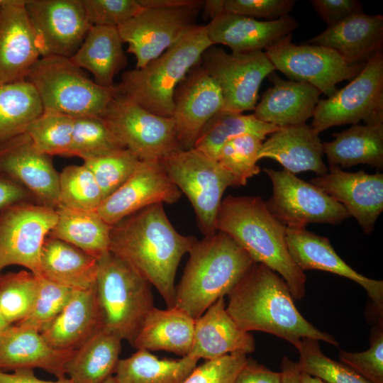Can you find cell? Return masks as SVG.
Returning <instances> with one entry per match:
<instances>
[{
    "label": "cell",
    "mask_w": 383,
    "mask_h": 383,
    "mask_svg": "<svg viewBox=\"0 0 383 383\" xmlns=\"http://www.w3.org/2000/svg\"><path fill=\"white\" fill-rule=\"evenodd\" d=\"M196 240L178 233L163 204H156L112 226L109 250L132 265L172 308L177 267Z\"/></svg>",
    "instance_id": "obj_1"
},
{
    "label": "cell",
    "mask_w": 383,
    "mask_h": 383,
    "mask_svg": "<svg viewBox=\"0 0 383 383\" xmlns=\"http://www.w3.org/2000/svg\"><path fill=\"white\" fill-rule=\"evenodd\" d=\"M226 311L246 332H266L295 346L303 338L338 343L314 327L296 309L284 279L267 266L255 262L228 293Z\"/></svg>",
    "instance_id": "obj_2"
},
{
    "label": "cell",
    "mask_w": 383,
    "mask_h": 383,
    "mask_svg": "<svg viewBox=\"0 0 383 383\" xmlns=\"http://www.w3.org/2000/svg\"><path fill=\"white\" fill-rule=\"evenodd\" d=\"M216 228L233 239L255 262L279 274L294 299L304 298L306 277L289 252L287 227L270 213L260 196L226 197L217 213Z\"/></svg>",
    "instance_id": "obj_3"
},
{
    "label": "cell",
    "mask_w": 383,
    "mask_h": 383,
    "mask_svg": "<svg viewBox=\"0 0 383 383\" xmlns=\"http://www.w3.org/2000/svg\"><path fill=\"white\" fill-rule=\"evenodd\" d=\"M177 286L176 307L194 319L221 297H224L255 262L249 254L226 233L217 231L196 240Z\"/></svg>",
    "instance_id": "obj_4"
},
{
    "label": "cell",
    "mask_w": 383,
    "mask_h": 383,
    "mask_svg": "<svg viewBox=\"0 0 383 383\" xmlns=\"http://www.w3.org/2000/svg\"><path fill=\"white\" fill-rule=\"evenodd\" d=\"M212 45L206 26L195 25L145 67L123 72L116 91L153 113L171 117L177 87Z\"/></svg>",
    "instance_id": "obj_5"
},
{
    "label": "cell",
    "mask_w": 383,
    "mask_h": 383,
    "mask_svg": "<svg viewBox=\"0 0 383 383\" xmlns=\"http://www.w3.org/2000/svg\"><path fill=\"white\" fill-rule=\"evenodd\" d=\"M96 289L104 329L132 344L154 307L151 284L128 262L108 250L98 257Z\"/></svg>",
    "instance_id": "obj_6"
},
{
    "label": "cell",
    "mask_w": 383,
    "mask_h": 383,
    "mask_svg": "<svg viewBox=\"0 0 383 383\" xmlns=\"http://www.w3.org/2000/svg\"><path fill=\"white\" fill-rule=\"evenodd\" d=\"M40 99L43 111L71 117L99 116L116 94V87L106 88L89 79L70 58L41 57L26 79Z\"/></svg>",
    "instance_id": "obj_7"
},
{
    "label": "cell",
    "mask_w": 383,
    "mask_h": 383,
    "mask_svg": "<svg viewBox=\"0 0 383 383\" xmlns=\"http://www.w3.org/2000/svg\"><path fill=\"white\" fill-rule=\"evenodd\" d=\"M143 8L118 27L127 52L136 59V68L145 67L172 46L194 26L202 10L201 0H140Z\"/></svg>",
    "instance_id": "obj_8"
},
{
    "label": "cell",
    "mask_w": 383,
    "mask_h": 383,
    "mask_svg": "<svg viewBox=\"0 0 383 383\" xmlns=\"http://www.w3.org/2000/svg\"><path fill=\"white\" fill-rule=\"evenodd\" d=\"M162 168L192 204L204 237L217 231V213L225 190L234 181L213 159L194 149L182 150L160 161Z\"/></svg>",
    "instance_id": "obj_9"
},
{
    "label": "cell",
    "mask_w": 383,
    "mask_h": 383,
    "mask_svg": "<svg viewBox=\"0 0 383 383\" xmlns=\"http://www.w3.org/2000/svg\"><path fill=\"white\" fill-rule=\"evenodd\" d=\"M311 127L319 133L335 126L383 124V53L370 57L349 84L319 99Z\"/></svg>",
    "instance_id": "obj_10"
},
{
    "label": "cell",
    "mask_w": 383,
    "mask_h": 383,
    "mask_svg": "<svg viewBox=\"0 0 383 383\" xmlns=\"http://www.w3.org/2000/svg\"><path fill=\"white\" fill-rule=\"evenodd\" d=\"M101 118L140 160L160 161L182 150L171 117L148 111L116 89Z\"/></svg>",
    "instance_id": "obj_11"
},
{
    "label": "cell",
    "mask_w": 383,
    "mask_h": 383,
    "mask_svg": "<svg viewBox=\"0 0 383 383\" xmlns=\"http://www.w3.org/2000/svg\"><path fill=\"white\" fill-rule=\"evenodd\" d=\"M57 221L56 209L23 201L0 211V275L16 265L41 276L40 252Z\"/></svg>",
    "instance_id": "obj_12"
},
{
    "label": "cell",
    "mask_w": 383,
    "mask_h": 383,
    "mask_svg": "<svg viewBox=\"0 0 383 383\" xmlns=\"http://www.w3.org/2000/svg\"><path fill=\"white\" fill-rule=\"evenodd\" d=\"M263 170L272 184V194L266 206L286 227L306 228L310 223L335 226L350 217L343 205L294 174L286 170Z\"/></svg>",
    "instance_id": "obj_13"
},
{
    "label": "cell",
    "mask_w": 383,
    "mask_h": 383,
    "mask_svg": "<svg viewBox=\"0 0 383 383\" xmlns=\"http://www.w3.org/2000/svg\"><path fill=\"white\" fill-rule=\"evenodd\" d=\"M199 63L220 87L223 111L234 113L255 109L263 79L276 70L264 51L228 53L213 45Z\"/></svg>",
    "instance_id": "obj_14"
},
{
    "label": "cell",
    "mask_w": 383,
    "mask_h": 383,
    "mask_svg": "<svg viewBox=\"0 0 383 383\" xmlns=\"http://www.w3.org/2000/svg\"><path fill=\"white\" fill-rule=\"evenodd\" d=\"M290 34L265 51L275 69L291 80L306 82L328 97L337 91L336 84L350 80L365 64L347 63L335 51L327 47L295 45Z\"/></svg>",
    "instance_id": "obj_15"
},
{
    "label": "cell",
    "mask_w": 383,
    "mask_h": 383,
    "mask_svg": "<svg viewBox=\"0 0 383 383\" xmlns=\"http://www.w3.org/2000/svg\"><path fill=\"white\" fill-rule=\"evenodd\" d=\"M40 57L70 58L90 27L81 0H25Z\"/></svg>",
    "instance_id": "obj_16"
},
{
    "label": "cell",
    "mask_w": 383,
    "mask_h": 383,
    "mask_svg": "<svg viewBox=\"0 0 383 383\" xmlns=\"http://www.w3.org/2000/svg\"><path fill=\"white\" fill-rule=\"evenodd\" d=\"M220 87L199 62L177 87L171 118L182 150L193 148L206 124L223 111Z\"/></svg>",
    "instance_id": "obj_17"
},
{
    "label": "cell",
    "mask_w": 383,
    "mask_h": 383,
    "mask_svg": "<svg viewBox=\"0 0 383 383\" xmlns=\"http://www.w3.org/2000/svg\"><path fill=\"white\" fill-rule=\"evenodd\" d=\"M182 194L159 161L140 160L128 179L96 211L106 223L113 226L149 206L176 203Z\"/></svg>",
    "instance_id": "obj_18"
},
{
    "label": "cell",
    "mask_w": 383,
    "mask_h": 383,
    "mask_svg": "<svg viewBox=\"0 0 383 383\" xmlns=\"http://www.w3.org/2000/svg\"><path fill=\"white\" fill-rule=\"evenodd\" d=\"M0 172L26 188L35 203L54 209L60 206V173L26 133L0 144Z\"/></svg>",
    "instance_id": "obj_19"
},
{
    "label": "cell",
    "mask_w": 383,
    "mask_h": 383,
    "mask_svg": "<svg viewBox=\"0 0 383 383\" xmlns=\"http://www.w3.org/2000/svg\"><path fill=\"white\" fill-rule=\"evenodd\" d=\"M311 183L343 205L364 233L373 231L383 211L382 174L348 172L329 166L327 173L311 179Z\"/></svg>",
    "instance_id": "obj_20"
},
{
    "label": "cell",
    "mask_w": 383,
    "mask_h": 383,
    "mask_svg": "<svg viewBox=\"0 0 383 383\" xmlns=\"http://www.w3.org/2000/svg\"><path fill=\"white\" fill-rule=\"evenodd\" d=\"M289 252L301 271L318 270L348 278L361 285L372 301L373 311L382 318L383 282L367 278L346 264L335 252L328 238L306 228H286Z\"/></svg>",
    "instance_id": "obj_21"
},
{
    "label": "cell",
    "mask_w": 383,
    "mask_h": 383,
    "mask_svg": "<svg viewBox=\"0 0 383 383\" xmlns=\"http://www.w3.org/2000/svg\"><path fill=\"white\" fill-rule=\"evenodd\" d=\"M40 56L25 0H0V84L26 79Z\"/></svg>",
    "instance_id": "obj_22"
},
{
    "label": "cell",
    "mask_w": 383,
    "mask_h": 383,
    "mask_svg": "<svg viewBox=\"0 0 383 383\" xmlns=\"http://www.w3.org/2000/svg\"><path fill=\"white\" fill-rule=\"evenodd\" d=\"M298 26L289 14L274 21H259L224 11L205 26L213 45H226L233 52H249L265 51Z\"/></svg>",
    "instance_id": "obj_23"
},
{
    "label": "cell",
    "mask_w": 383,
    "mask_h": 383,
    "mask_svg": "<svg viewBox=\"0 0 383 383\" xmlns=\"http://www.w3.org/2000/svg\"><path fill=\"white\" fill-rule=\"evenodd\" d=\"M74 352L55 348L40 332L12 324L0 333V372L40 368L62 379L66 377V365Z\"/></svg>",
    "instance_id": "obj_24"
},
{
    "label": "cell",
    "mask_w": 383,
    "mask_h": 383,
    "mask_svg": "<svg viewBox=\"0 0 383 383\" xmlns=\"http://www.w3.org/2000/svg\"><path fill=\"white\" fill-rule=\"evenodd\" d=\"M255 350L252 335L238 327L226 311L224 297L218 299L195 319L189 356L209 360L233 353L248 355Z\"/></svg>",
    "instance_id": "obj_25"
},
{
    "label": "cell",
    "mask_w": 383,
    "mask_h": 383,
    "mask_svg": "<svg viewBox=\"0 0 383 383\" xmlns=\"http://www.w3.org/2000/svg\"><path fill=\"white\" fill-rule=\"evenodd\" d=\"M306 43L331 48L348 64H365L382 51L383 16L354 14Z\"/></svg>",
    "instance_id": "obj_26"
},
{
    "label": "cell",
    "mask_w": 383,
    "mask_h": 383,
    "mask_svg": "<svg viewBox=\"0 0 383 383\" xmlns=\"http://www.w3.org/2000/svg\"><path fill=\"white\" fill-rule=\"evenodd\" d=\"M103 328V315L94 286L73 290L62 311L40 333L55 348L76 350Z\"/></svg>",
    "instance_id": "obj_27"
},
{
    "label": "cell",
    "mask_w": 383,
    "mask_h": 383,
    "mask_svg": "<svg viewBox=\"0 0 383 383\" xmlns=\"http://www.w3.org/2000/svg\"><path fill=\"white\" fill-rule=\"evenodd\" d=\"M323 143L306 123L280 128L262 143L258 159L270 158L292 174L312 171L318 176L328 172L322 156Z\"/></svg>",
    "instance_id": "obj_28"
},
{
    "label": "cell",
    "mask_w": 383,
    "mask_h": 383,
    "mask_svg": "<svg viewBox=\"0 0 383 383\" xmlns=\"http://www.w3.org/2000/svg\"><path fill=\"white\" fill-rule=\"evenodd\" d=\"M268 77L273 86L264 92L253 115L279 128L306 123L321 93L306 82L282 79L274 72Z\"/></svg>",
    "instance_id": "obj_29"
},
{
    "label": "cell",
    "mask_w": 383,
    "mask_h": 383,
    "mask_svg": "<svg viewBox=\"0 0 383 383\" xmlns=\"http://www.w3.org/2000/svg\"><path fill=\"white\" fill-rule=\"evenodd\" d=\"M40 261L41 276L52 282L73 290L96 286L98 258L72 244L48 235Z\"/></svg>",
    "instance_id": "obj_30"
},
{
    "label": "cell",
    "mask_w": 383,
    "mask_h": 383,
    "mask_svg": "<svg viewBox=\"0 0 383 383\" xmlns=\"http://www.w3.org/2000/svg\"><path fill=\"white\" fill-rule=\"evenodd\" d=\"M195 319L176 308L155 306L147 313L131 345L137 350H164L185 357L189 355Z\"/></svg>",
    "instance_id": "obj_31"
},
{
    "label": "cell",
    "mask_w": 383,
    "mask_h": 383,
    "mask_svg": "<svg viewBox=\"0 0 383 383\" xmlns=\"http://www.w3.org/2000/svg\"><path fill=\"white\" fill-rule=\"evenodd\" d=\"M123 43L118 28L91 26L70 60L82 70L90 72L96 84L113 88L115 75L127 65Z\"/></svg>",
    "instance_id": "obj_32"
},
{
    "label": "cell",
    "mask_w": 383,
    "mask_h": 383,
    "mask_svg": "<svg viewBox=\"0 0 383 383\" xmlns=\"http://www.w3.org/2000/svg\"><path fill=\"white\" fill-rule=\"evenodd\" d=\"M333 136V141L323 143L329 166L348 168L362 164L383 168V124H354Z\"/></svg>",
    "instance_id": "obj_33"
},
{
    "label": "cell",
    "mask_w": 383,
    "mask_h": 383,
    "mask_svg": "<svg viewBox=\"0 0 383 383\" xmlns=\"http://www.w3.org/2000/svg\"><path fill=\"white\" fill-rule=\"evenodd\" d=\"M121 339L101 329L75 352L66 365L73 383H103L114 373L121 350Z\"/></svg>",
    "instance_id": "obj_34"
},
{
    "label": "cell",
    "mask_w": 383,
    "mask_h": 383,
    "mask_svg": "<svg viewBox=\"0 0 383 383\" xmlns=\"http://www.w3.org/2000/svg\"><path fill=\"white\" fill-rule=\"evenodd\" d=\"M57 221L48 236L57 238L99 257L109 250L112 226L96 210H82L59 206Z\"/></svg>",
    "instance_id": "obj_35"
},
{
    "label": "cell",
    "mask_w": 383,
    "mask_h": 383,
    "mask_svg": "<svg viewBox=\"0 0 383 383\" xmlns=\"http://www.w3.org/2000/svg\"><path fill=\"white\" fill-rule=\"evenodd\" d=\"M199 359H160L146 350H138L120 359L113 376L118 383H182L196 367Z\"/></svg>",
    "instance_id": "obj_36"
},
{
    "label": "cell",
    "mask_w": 383,
    "mask_h": 383,
    "mask_svg": "<svg viewBox=\"0 0 383 383\" xmlns=\"http://www.w3.org/2000/svg\"><path fill=\"white\" fill-rule=\"evenodd\" d=\"M43 112L38 94L26 79L0 84V144L25 133Z\"/></svg>",
    "instance_id": "obj_37"
},
{
    "label": "cell",
    "mask_w": 383,
    "mask_h": 383,
    "mask_svg": "<svg viewBox=\"0 0 383 383\" xmlns=\"http://www.w3.org/2000/svg\"><path fill=\"white\" fill-rule=\"evenodd\" d=\"M264 123L254 115L222 111L204 127L193 148L216 160L218 151L230 140L244 135H254L262 140L279 129Z\"/></svg>",
    "instance_id": "obj_38"
},
{
    "label": "cell",
    "mask_w": 383,
    "mask_h": 383,
    "mask_svg": "<svg viewBox=\"0 0 383 383\" xmlns=\"http://www.w3.org/2000/svg\"><path fill=\"white\" fill-rule=\"evenodd\" d=\"M123 148H126L102 118L89 116L73 118L72 142L67 156H76L85 160Z\"/></svg>",
    "instance_id": "obj_39"
},
{
    "label": "cell",
    "mask_w": 383,
    "mask_h": 383,
    "mask_svg": "<svg viewBox=\"0 0 383 383\" xmlns=\"http://www.w3.org/2000/svg\"><path fill=\"white\" fill-rule=\"evenodd\" d=\"M38 284V276L26 270L0 275V312L8 324H16L29 314Z\"/></svg>",
    "instance_id": "obj_40"
},
{
    "label": "cell",
    "mask_w": 383,
    "mask_h": 383,
    "mask_svg": "<svg viewBox=\"0 0 383 383\" xmlns=\"http://www.w3.org/2000/svg\"><path fill=\"white\" fill-rule=\"evenodd\" d=\"M263 140L254 135H244L226 143L216 161L233 179L235 186H245L260 172L257 165Z\"/></svg>",
    "instance_id": "obj_41"
},
{
    "label": "cell",
    "mask_w": 383,
    "mask_h": 383,
    "mask_svg": "<svg viewBox=\"0 0 383 383\" xmlns=\"http://www.w3.org/2000/svg\"><path fill=\"white\" fill-rule=\"evenodd\" d=\"M73 129V117L44 111L28 126L26 133L35 148L49 156H67Z\"/></svg>",
    "instance_id": "obj_42"
},
{
    "label": "cell",
    "mask_w": 383,
    "mask_h": 383,
    "mask_svg": "<svg viewBox=\"0 0 383 383\" xmlns=\"http://www.w3.org/2000/svg\"><path fill=\"white\" fill-rule=\"evenodd\" d=\"M104 198L91 172L82 165H69L59 174L60 206L96 210Z\"/></svg>",
    "instance_id": "obj_43"
},
{
    "label": "cell",
    "mask_w": 383,
    "mask_h": 383,
    "mask_svg": "<svg viewBox=\"0 0 383 383\" xmlns=\"http://www.w3.org/2000/svg\"><path fill=\"white\" fill-rule=\"evenodd\" d=\"M318 341L303 338L294 346L299 353L297 364L301 372L326 383H371L345 364L327 357L321 351Z\"/></svg>",
    "instance_id": "obj_44"
},
{
    "label": "cell",
    "mask_w": 383,
    "mask_h": 383,
    "mask_svg": "<svg viewBox=\"0 0 383 383\" xmlns=\"http://www.w3.org/2000/svg\"><path fill=\"white\" fill-rule=\"evenodd\" d=\"M139 162L133 152L123 148L85 160L84 165L94 176L104 199L128 179Z\"/></svg>",
    "instance_id": "obj_45"
},
{
    "label": "cell",
    "mask_w": 383,
    "mask_h": 383,
    "mask_svg": "<svg viewBox=\"0 0 383 383\" xmlns=\"http://www.w3.org/2000/svg\"><path fill=\"white\" fill-rule=\"evenodd\" d=\"M38 282L36 296L29 314L16 324L42 333L62 311L73 289L42 276L38 277Z\"/></svg>",
    "instance_id": "obj_46"
},
{
    "label": "cell",
    "mask_w": 383,
    "mask_h": 383,
    "mask_svg": "<svg viewBox=\"0 0 383 383\" xmlns=\"http://www.w3.org/2000/svg\"><path fill=\"white\" fill-rule=\"evenodd\" d=\"M370 343V348L363 352L340 350L339 360L370 382L383 383L382 321L372 330Z\"/></svg>",
    "instance_id": "obj_47"
},
{
    "label": "cell",
    "mask_w": 383,
    "mask_h": 383,
    "mask_svg": "<svg viewBox=\"0 0 383 383\" xmlns=\"http://www.w3.org/2000/svg\"><path fill=\"white\" fill-rule=\"evenodd\" d=\"M91 26L118 28L143 8L140 0H81Z\"/></svg>",
    "instance_id": "obj_48"
},
{
    "label": "cell",
    "mask_w": 383,
    "mask_h": 383,
    "mask_svg": "<svg viewBox=\"0 0 383 383\" xmlns=\"http://www.w3.org/2000/svg\"><path fill=\"white\" fill-rule=\"evenodd\" d=\"M247 359L245 353H233L206 360L196 366L182 383H233Z\"/></svg>",
    "instance_id": "obj_49"
},
{
    "label": "cell",
    "mask_w": 383,
    "mask_h": 383,
    "mask_svg": "<svg viewBox=\"0 0 383 383\" xmlns=\"http://www.w3.org/2000/svg\"><path fill=\"white\" fill-rule=\"evenodd\" d=\"M294 0H224V11L253 18L274 21L289 15Z\"/></svg>",
    "instance_id": "obj_50"
},
{
    "label": "cell",
    "mask_w": 383,
    "mask_h": 383,
    "mask_svg": "<svg viewBox=\"0 0 383 383\" xmlns=\"http://www.w3.org/2000/svg\"><path fill=\"white\" fill-rule=\"evenodd\" d=\"M317 14L333 26L347 18L363 12V6L358 0H311Z\"/></svg>",
    "instance_id": "obj_51"
},
{
    "label": "cell",
    "mask_w": 383,
    "mask_h": 383,
    "mask_svg": "<svg viewBox=\"0 0 383 383\" xmlns=\"http://www.w3.org/2000/svg\"><path fill=\"white\" fill-rule=\"evenodd\" d=\"M233 383H282V372L272 371L248 358Z\"/></svg>",
    "instance_id": "obj_52"
},
{
    "label": "cell",
    "mask_w": 383,
    "mask_h": 383,
    "mask_svg": "<svg viewBox=\"0 0 383 383\" xmlns=\"http://www.w3.org/2000/svg\"><path fill=\"white\" fill-rule=\"evenodd\" d=\"M33 201L32 195L26 188L0 172V211L16 203Z\"/></svg>",
    "instance_id": "obj_53"
},
{
    "label": "cell",
    "mask_w": 383,
    "mask_h": 383,
    "mask_svg": "<svg viewBox=\"0 0 383 383\" xmlns=\"http://www.w3.org/2000/svg\"><path fill=\"white\" fill-rule=\"evenodd\" d=\"M0 383H73L68 377L45 381L35 377L33 369H18L12 374L0 372Z\"/></svg>",
    "instance_id": "obj_54"
},
{
    "label": "cell",
    "mask_w": 383,
    "mask_h": 383,
    "mask_svg": "<svg viewBox=\"0 0 383 383\" xmlns=\"http://www.w3.org/2000/svg\"><path fill=\"white\" fill-rule=\"evenodd\" d=\"M282 383H301V370L297 362L284 356L281 362Z\"/></svg>",
    "instance_id": "obj_55"
},
{
    "label": "cell",
    "mask_w": 383,
    "mask_h": 383,
    "mask_svg": "<svg viewBox=\"0 0 383 383\" xmlns=\"http://www.w3.org/2000/svg\"><path fill=\"white\" fill-rule=\"evenodd\" d=\"M224 0H206L204 1L202 10L206 18L210 21L224 11Z\"/></svg>",
    "instance_id": "obj_56"
},
{
    "label": "cell",
    "mask_w": 383,
    "mask_h": 383,
    "mask_svg": "<svg viewBox=\"0 0 383 383\" xmlns=\"http://www.w3.org/2000/svg\"><path fill=\"white\" fill-rule=\"evenodd\" d=\"M301 383H326L318 377L309 375L305 372H301Z\"/></svg>",
    "instance_id": "obj_57"
},
{
    "label": "cell",
    "mask_w": 383,
    "mask_h": 383,
    "mask_svg": "<svg viewBox=\"0 0 383 383\" xmlns=\"http://www.w3.org/2000/svg\"><path fill=\"white\" fill-rule=\"evenodd\" d=\"M9 324H8L6 321L4 319L1 312H0V333L6 328Z\"/></svg>",
    "instance_id": "obj_58"
},
{
    "label": "cell",
    "mask_w": 383,
    "mask_h": 383,
    "mask_svg": "<svg viewBox=\"0 0 383 383\" xmlns=\"http://www.w3.org/2000/svg\"><path fill=\"white\" fill-rule=\"evenodd\" d=\"M103 383H118L115 377L113 376H111L109 379H107Z\"/></svg>",
    "instance_id": "obj_59"
}]
</instances>
